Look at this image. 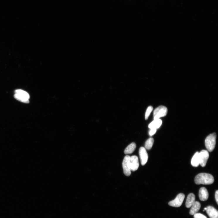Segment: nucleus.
<instances>
[{
    "label": "nucleus",
    "instance_id": "obj_1",
    "mask_svg": "<svg viewBox=\"0 0 218 218\" xmlns=\"http://www.w3.org/2000/svg\"><path fill=\"white\" fill-rule=\"evenodd\" d=\"M214 181L213 176L206 173H200L195 177V183L197 185H210L213 183Z\"/></svg>",
    "mask_w": 218,
    "mask_h": 218
},
{
    "label": "nucleus",
    "instance_id": "obj_2",
    "mask_svg": "<svg viewBox=\"0 0 218 218\" xmlns=\"http://www.w3.org/2000/svg\"><path fill=\"white\" fill-rule=\"evenodd\" d=\"M14 98L21 102L28 103H29V94L27 92L21 89H17L15 91Z\"/></svg>",
    "mask_w": 218,
    "mask_h": 218
},
{
    "label": "nucleus",
    "instance_id": "obj_3",
    "mask_svg": "<svg viewBox=\"0 0 218 218\" xmlns=\"http://www.w3.org/2000/svg\"><path fill=\"white\" fill-rule=\"evenodd\" d=\"M216 134L215 133L210 134L205 139V147L209 152L212 151L214 149L216 142Z\"/></svg>",
    "mask_w": 218,
    "mask_h": 218
},
{
    "label": "nucleus",
    "instance_id": "obj_4",
    "mask_svg": "<svg viewBox=\"0 0 218 218\" xmlns=\"http://www.w3.org/2000/svg\"><path fill=\"white\" fill-rule=\"evenodd\" d=\"M167 112L168 109L166 107L162 105L159 106L154 111V120L160 119V117L166 116Z\"/></svg>",
    "mask_w": 218,
    "mask_h": 218
},
{
    "label": "nucleus",
    "instance_id": "obj_5",
    "mask_svg": "<svg viewBox=\"0 0 218 218\" xmlns=\"http://www.w3.org/2000/svg\"><path fill=\"white\" fill-rule=\"evenodd\" d=\"M130 157L129 156H126L123 160L122 167L124 174L127 176H130L131 174V170L130 164Z\"/></svg>",
    "mask_w": 218,
    "mask_h": 218
},
{
    "label": "nucleus",
    "instance_id": "obj_6",
    "mask_svg": "<svg viewBox=\"0 0 218 218\" xmlns=\"http://www.w3.org/2000/svg\"><path fill=\"white\" fill-rule=\"evenodd\" d=\"M185 197L184 194L180 193L178 195L174 200L170 202L168 205L172 207H180L182 205Z\"/></svg>",
    "mask_w": 218,
    "mask_h": 218
},
{
    "label": "nucleus",
    "instance_id": "obj_7",
    "mask_svg": "<svg viewBox=\"0 0 218 218\" xmlns=\"http://www.w3.org/2000/svg\"><path fill=\"white\" fill-rule=\"evenodd\" d=\"M199 164L202 167H205L209 157V154L207 151L203 150L199 152Z\"/></svg>",
    "mask_w": 218,
    "mask_h": 218
},
{
    "label": "nucleus",
    "instance_id": "obj_8",
    "mask_svg": "<svg viewBox=\"0 0 218 218\" xmlns=\"http://www.w3.org/2000/svg\"><path fill=\"white\" fill-rule=\"evenodd\" d=\"M139 153L141 164L142 166H144L147 162L148 159V154L146 149L144 147H141Z\"/></svg>",
    "mask_w": 218,
    "mask_h": 218
},
{
    "label": "nucleus",
    "instance_id": "obj_9",
    "mask_svg": "<svg viewBox=\"0 0 218 218\" xmlns=\"http://www.w3.org/2000/svg\"><path fill=\"white\" fill-rule=\"evenodd\" d=\"M130 164L131 171H135L137 170L139 166V159L138 157L135 156L130 157Z\"/></svg>",
    "mask_w": 218,
    "mask_h": 218
},
{
    "label": "nucleus",
    "instance_id": "obj_10",
    "mask_svg": "<svg viewBox=\"0 0 218 218\" xmlns=\"http://www.w3.org/2000/svg\"><path fill=\"white\" fill-rule=\"evenodd\" d=\"M206 211L210 218H218V212L214 207L209 206L206 207Z\"/></svg>",
    "mask_w": 218,
    "mask_h": 218
},
{
    "label": "nucleus",
    "instance_id": "obj_11",
    "mask_svg": "<svg viewBox=\"0 0 218 218\" xmlns=\"http://www.w3.org/2000/svg\"><path fill=\"white\" fill-rule=\"evenodd\" d=\"M199 196L201 201H205L207 200L209 197V194L206 188L205 187H202L200 189Z\"/></svg>",
    "mask_w": 218,
    "mask_h": 218
},
{
    "label": "nucleus",
    "instance_id": "obj_12",
    "mask_svg": "<svg viewBox=\"0 0 218 218\" xmlns=\"http://www.w3.org/2000/svg\"><path fill=\"white\" fill-rule=\"evenodd\" d=\"M195 197L194 194L190 193L189 194L187 197L185 205L188 208L191 207L195 202Z\"/></svg>",
    "mask_w": 218,
    "mask_h": 218
},
{
    "label": "nucleus",
    "instance_id": "obj_13",
    "mask_svg": "<svg viewBox=\"0 0 218 218\" xmlns=\"http://www.w3.org/2000/svg\"><path fill=\"white\" fill-rule=\"evenodd\" d=\"M201 207V204L199 202L195 201L191 206L189 213L190 214L194 215L197 213L200 208Z\"/></svg>",
    "mask_w": 218,
    "mask_h": 218
},
{
    "label": "nucleus",
    "instance_id": "obj_14",
    "mask_svg": "<svg viewBox=\"0 0 218 218\" xmlns=\"http://www.w3.org/2000/svg\"><path fill=\"white\" fill-rule=\"evenodd\" d=\"M162 124V121L160 119L154 120L149 125V127L150 129H159Z\"/></svg>",
    "mask_w": 218,
    "mask_h": 218
},
{
    "label": "nucleus",
    "instance_id": "obj_15",
    "mask_svg": "<svg viewBox=\"0 0 218 218\" xmlns=\"http://www.w3.org/2000/svg\"><path fill=\"white\" fill-rule=\"evenodd\" d=\"M199 154V152H196L192 159L191 164L194 167H197L200 164Z\"/></svg>",
    "mask_w": 218,
    "mask_h": 218
},
{
    "label": "nucleus",
    "instance_id": "obj_16",
    "mask_svg": "<svg viewBox=\"0 0 218 218\" xmlns=\"http://www.w3.org/2000/svg\"><path fill=\"white\" fill-rule=\"evenodd\" d=\"M136 148V144L134 143H132L127 147L124 150L125 154H129L134 152Z\"/></svg>",
    "mask_w": 218,
    "mask_h": 218
},
{
    "label": "nucleus",
    "instance_id": "obj_17",
    "mask_svg": "<svg viewBox=\"0 0 218 218\" xmlns=\"http://www.w3.org/2000/svg\"><path fill=\"white\" fill-rule=\"evenodd\" d=\"M154 143V139L152 138H150L148 139L145 144V149L149 150L152 148Z\"/></svg>",
    "mask_w": 218,
    "mask_h": 218
},
{
    "label": "nucleus",
    "instance_id": "obj_18",
    "mask_svg": "<svg viewBox=\"0 0 218 218\" xmlns=\"http://www.w3.org/2000/svg\"><path fill=\"white\" fill-rule=\"evenodd\" d=\"M153 110V108L152 106H149L147 110L146 113L145 114V119L147 120L150 115L151 113Z\"/></svg>",
    "mask_w": 218,
    "mask_h": 218
},
{
    "label": "nucleus",
    "instance_id": "obj_19",
    "mask_svg": "<svg viewBox=\"0 0 218 218\" xmlns=\"http://www.w3.org/2000/svg\"><path fill=\"white\" fill-rule=\"evenodd\" d=\"M194 215V218H207L205 216L200 213H196Z\"/></svg>",
    "mask_w": 218,
    "mask_h": 218
},
{
    "label": "nucleus",
    "instance_id": "obj_20",
    "mask_svg": "<svg viewBox=\"0 0 218 218\" xmlns=\"http://www.w3.org/2000/svg\"><path fill=\"white\" fill-rule=\"evenodd\" d=\"M156 131L157 129H151V130L149 132V135L151 136L153 135L156 133Z\"/></svg>",
    "mask_w": 218,
    "mask_h": 218
},
{
    "label": "nucleus",
    "instance_id": "obj_21",
    "mask_svg": "<svg viewBox=\"0 0 218 218\" xmlns=\"http://www.w3.org/2000/svg\"><path fill=\"white\" fill-rule=\"evenodd\" d=\"M215 198L217 204H218V191L216 190L215 193Z\"/></svg>",
    "mask_w": 218,
    "mask_h": 218
}]
</instances>
